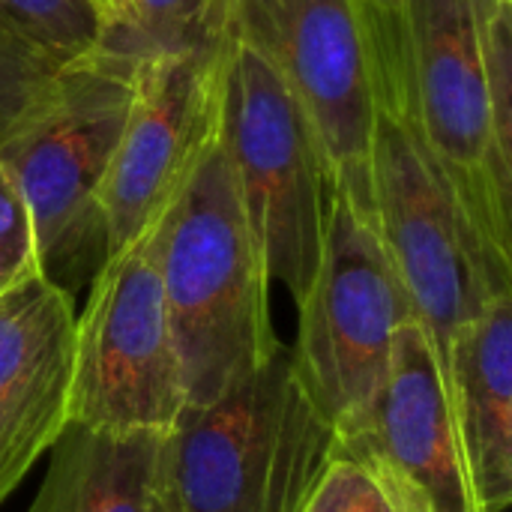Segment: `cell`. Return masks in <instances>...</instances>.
I'll list each match as a JSON object with an SVG mask.
<instances>
[{"label": "cell", "instance_id": "1", "mask_svg": "<svg viewBox=\"0 0 512 512\" xmlns=\"http://www.w3.org/2000/svg\"><path fill=\"white\" fill-rule=\"evenodd\" d=\"M369 78L411 117L483 264L512 279V156L492 129L480 0H408L396 18H357Z\"/></svg>", "mask_w": 512, "mask_h": 512}, {"label": "cell", "instance_id": "2", "mask_svg": "<svg viewBox=\"0 0 512 512\" xmlns=\"http://www.w3.org/2000/svg\"><path fill=\"white\" fill-rule=\"evenodd\" d=\"M138 60L141 51L111 39L63 63L0 129V165L30 213L39 273L72 297L108 258L102 189Z\"/></svg>", "mask_w": 512, "mask_h": 512}, {"label": "cell", "instance_id": "3", "mask_svg": "<svg viewBox=\"0 0 512 512\" xmlns=\"http://www.w3.org/2000/svg\"><path fill=\"white\" fill-rule=\"evenodd\" d=\"M159 273L186 405L213 402L282 348L273 282L234 195L219 117L168 216Z\"/></svg>", "mask_w": 512, "mask_h": 512}, {"label": "cell", "instance_id": "4", "mask_svg": "<svg viewBox=\"0 0 512 512\" xmlns=\"http://www.w3.org/2000/svg\"><path fill=\"white\" fill-rule=\"evenodd\" d=\"M336 426L297 378L291 348L168 432L177 512H303L336 456Z\"/></svg>", "mask_w": 512, "mask_h": 512}, {"label": "cell", "instance_id": "5", "mask_svg": "<svg viewBox=\"0 0 512 512\" xmlns=\"http://www.w3.org/2000/svg\"><path fill=\"white\" fill-rule=\"evenodd\" d=\"M219 138L237 204L270 282L300 303L324 255L330 174L318 138L276 69L222 30Z\"/></svg>", "mask_w": 512, "mask_h": 512}, {"label": "cell", "instance_id": "6", "mask_svg": "<svg viewBox=\"0 0 512 512\" xmlns=\"http://www.w3.org/2000/svg\"><path fill=\"white\" fill-rule=\"evenodd\" d=\"M297 309V378L339 432L372 405L390 372L399 327L417 321L375 231L369 186H330L324 255Z\"/></svg>", "mask_w": 512, "mask_h": 512}, {"label": "cell", "instance_id": "7", "mask_svg": "<svg viewBox=\"0 0 512 512\" xmlns=\"http://www.w3.org/2000/svg\"><path fill=\"white\" fill-rule=\"evenodd\" d=\"M177 198L111 252L87 285V303L75 315L69 372V420L75 423L171 432L186 408L159 273Z\"/></svg>", "mask_w": 512, "mask_h": 512}, {"label": "cell", "instance_id": "8", "mask_svg": "<svg viewBox=\"0 0 512 512\" xmlns=\"http://www.w3.org/2000/svg\"><path fill=\"white\" fill-rule=\"evenodd\" d=\"M372 99L369 201L375 231L444 372L459 327L489 297L510 294L512 279L492 273L477 255L402 102L381 84H372Z\"/></svg>", "mask_w": 512, "mask_h": 512}, {"label": "cell", "instance_id": "9", "mask_svg": "<svg viewBox=\"0 0 512 512\" xmlns=\"http://www.w3.org/2000/svg\"><path fill=\"white\" fill-rule=\"evenodd\" d=\"M216 21L285 81L318 138L330 186L369 183L375 99L351 0H219Z\"/></svg>", "mask_w": 512, "mask_h": 512}, {"label": "cell", "instance_id": "10", "mask_svg": "<svg viewBox=\"0 0 512 512\" xmlns=\"http://www.w3.org/2000/svg\"><path fill=\"white\" fill-rule=\"evenodd\" d=\"M219 87V39L141 54L135 96L102 189L108 255L180 195L216 126Z\"/></svg>", "mask_w": 512, "mask_h": 512}, {"label": "cell", "instance_id": "11", "mask_svg": "<svg viewBox=\"0 0 512 512\" xmlns=\"http://www.w3.org/2000/svg\"><path fill=\"white\" fill-rule=\"evenodd\" d=\"M336 435V456L363 465L396 512H480L447 381L417 321L399 327L390 372L372 405Z\"/></svg>", "mask_w": 512, "mask_h": 512}, {"label": "cell", "instance_id": "12", "mask_svg": "<svg viewBox=\"0 0 512 512\" xmlns=\"http://www.w3.org/2000/svg\"><path fill=\"white\" fill-rule=\"evenodd\" d=\"M447 399L480 512L512 504V291L489 297L453 336Z\"/></svg>", "mask_w": 512, "mask_h": 512}, {"label": "cell", "instance_id": "13", "mask_svg": "<svg viewBox=\"0 0 512 512\" xmlns=\"http://www.w3.org/2000/svg\"><path fill=\"white\" fill-rule=\"evenodd\" d=\"M72 294L39 270L0 294V444H54L69 420Z\"/></svg>", "mask_w": 512, "mask_h": 512}, {"label": "cell", "instance_id": "14", "mask_svg": "<svg viewBox=\"0 0 512 512\" xmlns=\"http://www.w3.org/2000/svg\"><path fill=\"white\" fill-rule=\"evenodd\" d=\"M27 512H177L168 432L102 429L66 420Z\"/></svg>", "mask_w": 512, "mask_h": 512}, {"label": "cell", "instance_id": "15", "mask_svg": "<svg viewBox=\"0 0 512 512\" xmlns=\"http://www.w3.org/2000/svg\"><path fill=\"white\" fill-rule=\"evenodd\" d=\"M0 33L63 66L117 39L120 24L105 0H0Z\"/></svg>", "mask_w": 512, "mask_h": 512}, {"label": "cell", "instance_id": "16", "mask_svg": "<svg viewBox=\"0 0 512 512\" xmlns=\"http://www.w3.org/2000/svg\"><path fill=\"white\" fill-rule=\"evenodd\" d=\"M219 0H129L117 39L135 51L210 45L219 39Z\"/></svg>", "mask_w": 512, "mask_h": 512}, {"label": "cell", "instance_id": "17", "mask_svg": "<svg viewBox=\"0 0 512 512\" xmlns=\"http://www.w3.org/2000/svg\"><path fill=\"white\" fill-rule=\"evenodd\" d=\"M303 512H396V507L363 465L333 456Z\"/></svg>", "mask_w": 512, "mask_h": 512}, {"label": "cell", "instance_id": "18", "mask_svg": "<svg viewBox=\"0 0 512 512\" xmlns=\"http://www.w3.org/2000/svg\"><path fill=\"white\" fill-rule=\"evenodd\" d=\"M36 270L39 261L30 213L12 177L0 165V294Z\"/></svg>", "mask_w": 512, "mask_h": 512}, {"label": "cell", "instance_id": "19", "mask_svg": "<svg viewBox=\"0 0 512 512\" xmlns=\"http://www.w3.org/2000/svg\"><path fill=\"white\" fill-rule=\"evenodd\" d=\"M57 66L0 33V129L36 96Z\"/></svg>", "mask_w": 512, "mask_h": 512}, {"label": "cell", "instance_id": "20", "mask_svg": "<svg viewBox=\"0 0 512 512\" xmlns=\"http://www.w3.org/2000/svg\"><path fill=\"white\" fill-rule=\"evenodd\" d=\"M42 453H48V447L39 441H3L0 444V501L18 489V483L27 477V471L39 462Z\"/></svg>", "mask_w": 512, "mask_h": 512}, {"label": "cell", "instance_id": "21", "mask_svg": "<svg viewBox=\"0 0 512 512\" xmlns=\"http://www.w3.org/2000/svg\"><path fill=\"white\" fill-rule=\"evenodd\" d=\"M357 18H396L405 12L408 0H351Z\"/></svg>", "mask_w": 512, "mask_h": 512}, {"label": "cell", "instance_id": "22", "mask_svg": "<svg viewBox=\"0 0 512 512\" xmlns=\"http://www.w3.org/2000/svg\"><path fill=\"white\" fill-rule=\"evenodd\" d=\"M126 3H129V0H108V6L114 9V15H117L120 27H123V21H126Z\"/></svg>", "mask_w": 512, "mask_h": 512}, {"label": "cell", "instance_id": "23", "mask_svg": "<svg viewBox=\"0 0 512 512\" xmlns=\"http://www.w3.org/2000/svg\"><path fill=\"white\" fill-rule=\"evenodd\" d=\"M105 3H108V0H105ZM111 12H114V9H111ZM117 24H120V21H117Z\"/></svg>", "mask_w": 512, "mask_h": 512}]
</instances>
